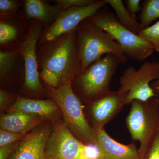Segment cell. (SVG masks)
Here are the masks:
<instances>
[{"mask_svg": "<svg viewBox=\"0 0 159 159\" xmlns=\"http://www.w3.org/2000/svg\"><path fill=\"white\" fill-rule=\"evenodd\" d=\"M19 142L0 148V159H8Z\"/></svg>", "mask_w": 159, "mask_h": 159, "instance_id": "27", "label": "cell"}, {"mask_svg": "<svg viewBox=\"0 0 159 159\" xmlns=\"http://www.w3.org/2000/svg\"><path fill=\"white\" fill-rule=\"evenodd\" d=\"M59 109L57 103L52 99L38 100L18 97L7 112H23L52 119L56 116Z\"/></svg>", "mask_w": 159, "mask_h": 159, "instance_id": "15", "label": "cell"}, {"mask_svg": "<svg viewBox=\"0 0 159 159\" xmlns=\"http://www.w3.org/2000/svg\"><path fill=\"white\" fill-rule=\"evenodd\" d=\"M11 96L4 90H0V108L1 111L6 109L11 101Z\"/></svg>", "mask_w": 159, "mask_h": 159, "instance_id": "28", "label": "cell"}, {"mask_svg": "<svg viewBox=\"0 0 159 159\" xmlns=\"http://www.w3.org/2000/svg\"><path fill=\"white\" fill-rule=\"evenodd\" d=\"M104 7L88 19L109 34L128 58L142 62L151 55L155 50L153 46L124 27L116 15Z\"/></svg>", "mask_w": 159, "mask_h": 159, "instance_id": "4", "label": "cell"}, {"mask_svg": "<svg viewBox=\"0 0 159 159\" xmlns=\"http://www.w3.org/2000/svg\"><path fill=\"white\" fill-rule=\"evenodd\" d=\"M41 32L40 24H34L31 26L21 48L25 70V87L27 89L34 92H42L43 89L38 71L36 53V44Z\"/></svg>", "mask_w": 159, "mask_h": 159, "instance_id": "10", "label": "cell"}, {"mask_svg": "<svg viewBox=\"0 0 159 159\" xmlns=\"http://www.w3.org/2000/svg\"><path fill=\"white\" fill-rule=\"evenodd\" d=\"M138 35L150 43L159 53V21L152 25L139 31Z\"/></svg>", "mask_w": 159, "mask_h": 159, "instance_id": "20", "label": "cell"}, {"mask_svg": "<svg viewBox=\"0 0 159 159\" xmlns=\"http://www.w3.org/2000/svg\"><path fill=\"white\" fill-rule=\"evenodd\" d=\"M157 97H159V77L150 84Z\"/></svg>", "mask_w": 159, "mask_h": 159, "instance_id": "29", "label": "cell"}, {"mask_svg": "<svg viewBox=\"0 0 159 159\" xmlns=\"http://www.w3.org/2000/svg\"><path fill=\"white\" fill-rule=\"evenodd\" d=\"M17 51L0 52V75L2 78H6L14 65L17 56Z\"/></svg>", "mask_w": 159, "mask_h": 159, "instance_id": "19", "label": "cell"}, {"mask_svg": "<svg viewBox=\"0 0 159 159\" xmlns=\"http://www.w3.org/2000/svg\"><path fill=\"white\" fill-rule=\"evenodd\" d=\"M44 119L38 115L20 111L8 112L0 119L2 129L15 133L26 134Z\"/></svg>", "mask_w": 159, "mask_h": 159, "instance_id": "14", "label": "cell"}, {"mask_svg": "<svg viewBox=\"0 0 159 159\" xmlns=\"http://www.w3.org/2000/svg\"><path fill=\"white\" fill-rule=\"evenodd\" d=\"M46 153L48 159H99L97 147L84 144L63 124L54 126Z\"/></svg>", "mask_w": 159, "mask_h": 159, "instance_id": "7", "label": "cell"}, {"mask_svg": "<svg viewBox=\"0 0 159 159\" xmlns=\"http://www.w3.org/2000/svg\"><path fill=\"white\" fill-rule=\"evenodd\" d=\"M19 3L13 0H0V11L2 14L14 12L19 7Z\"/></svg>", "mask_w": 159, "mask_h": 159, "instance_id": "25", "label": "cell"}, {"mask_svg": "<svg viewBox=\"0 0 159 159\" xmlns=\"http://www.w3.org/2000/svg\"><path fill=\"white\" fill-rule=\"evenodd\" d=\"M17 30L14 26L6 22L0 23V43H7L16 38Z\"/></svg>", "mask_w": 159, "mask_h": 159, "instance_id": "21", "label": "cell"}, {"mask_svg": "<svg viewBox=\"0 0 159 159\" xmlns=\"http://www.w3.org/2000/svg\"><path fill=\"white\" fill-rule=\"evenodd\" d=\"M57 5L62 8L63 10H66L72 7H84L88 6L96 2L93 0H57Z\"/></svg>", "mask_w": 159, "mask_h": 159, "instance_id": "23", "label": "cell"}, {"mask_svg": "<svg viewBox=\"0 0 159 159\" xmlns=\"http://www.w3.org/2000/svg\"><path fill=\"white\" fill-rule=\"evenodd\" d=\"M72 80L57 88L46 85L48 95L61 110L65 124L74 136L85 145L97 147L96 132L86 119L80 100L72 89Z\"/></svg>", "mask_w": 159, "mask_h": 159, "instance_id": "3", "label": "cell"}, {"mask_svg": "<svg viewBox=\"0 0 159 159\" xmlns=\"http://www.w3.org/2000/svg\"><path fill=\"white\" fill-rule=\"evenodd\" d=\"M145 159H159V128L149 145Z\"/></svg>", "mask_w": 159, "mask_h": 159, "instance_id": "24", "label": "cell"}, {"mask_svg": "<svg viewBox=\"0 0 159 159\" xmlns=\"http://www.w3.org/2000/svg\"><path fill=\"white\" fill-rule=\"evenodd\" d=\"M125 2L127 6V9L133 16L135 17L137 13L141 11L142 7L140 6V0H126Z\"/></svg>", "mask_w": 159, "mask_h": 159, "instance_id": "26", "label": "cell"}, {"mask_svg": "<svg viewBox=\"0 0 159 159\" xmlns=\"http://www.w3.org/2000/svg\"><path fill=\"white\" fill-rule=\"evenodd\" d=\"M26 134L15 133L1 129L0 130V148L18 142Z\"/></svg>", "mask_w": 159, "mask_h": 159, "instance_id": "22", "label": "cell"}, {"mask_svg": "<svg viewBox=\"0 0 159 159\" xmlns=\"http://www.w3.org/2000/svg\"></svg>", "mask_w": 159, "mask_h": 159, "instance_id": "30", "label": "cell"}, {"mask_svg": "<svg viewBox=\"0 0 159 159\" xmlns=\"http://www.w3.org/2000/svg\"><path fill=\"white\" fill-rule=\"evenodd\" d=\"M51 42L42 57L40 76L46 85L57 88L81 74L77 29Z\"/></svg>", "mask_w": 159, "mask_h": 159, "instance_id": "1", "label": "cell"}, {"mask_svg": "<svg viewBox=\"0 0 159 159\" xmlns=\"http://www.w3.org/2000/svg\"><path fill=\"white\" fill-rule=\"evenodd\" d=\"M120 63L116 55L106 54L77 76L78 86L84 98L94 101L109 93L111 80Z\"/></svg>", "mask_w": 159, "mask_h": 159, "instance_id": "6", "label": "cell"}, {"mask_svg": "<svg viewBox=\"0 0 159 159\" xmlns=\"http://www.w3.org/2000/svg\"><path fill=\"white\" fill-rule=\"evenodd\" d=\"M158 18L159 0L144 1L139 16L140 30L149 27L151 23Z\"/></svg>", "mask_w": 159, "mask_h": 159, "instance_id": "18", "label": "cell"}, {"mask_svg": "<svg viewBox=\"0 0 159 159\" xmlns=\"http://www.w3.org/2000/svg\"><path fill=\"white\" fill-rule=\"evenodd\" d=\"M78 54L81 73L104 54L117 56L121 64L127 62L128 57L111 36L90 21L84 20L77 28Z\"/></svg>", "mask_w": 159, "mask_h": 159, "instance_id": "2", "label": "cell"}, {"mask_svg": "<svg viewBox=\"0 0 159 159\" xmlns=\"http://www.w3.org/2000/svg\"><path fill=\"white\" fill-rule=\"evenodd\" d=\"M107 5L105 0L96 1L88 6L72 7L64 10L46 31L45 39L51 42L74 31L82 21L93 16Z\"/></svg>", "mask_w": 159, "mask_h": 159, "instance_id": "9", "label": "cell"}, {"mask_svg": "<svg viewBox=\"0 0 159 159\" xmlns=\"http://www.w3.org/2000/svg\"><path fill=\"white\" fill-rule=\"evenodd\" d=\"M159 77V62L145 61L138 70L129 66L123 71L119 79L118 92L128 93L126 105L134 100L146 101L156 97L149 83Z\"/></svg>", "mask_w": 159, "mask_h": 159, "instance_id": "8", "label": "cell"}, {"mask_svg": "<svg viewBox=\"0 0 159 159\" xmlns=\"http://www.w3.org/2000/svg\"><path fill=\"white\" fill-rule=\"evenodd\" d=\"M130 104L126 125L133 140L140 143L139 151L141 159H145L159 128V99L153 97L144 102L134 100Z\"/></svg>", "mask_w": 159, "mask_h": 159, "instance_id": "5", "label": "cell"}, {"mask_svg": "<svg viewBox=\"0 0 159 159\" xmlns=\"http://www.w3.org/2000/svg\"><path fill=\"white\" fill-rule=\"evenodd\" d=\"M52 130L48 126L34 129L20 141L8 159H48L46 147Z\"/></svg>", "mask_w": 159, "mask_h": 159, "instance_id": "11", "label": "cell"}, {"mask_svg": "<svg viewBox=\"0 0 159 159\" xmlns=\"http://www.w3.org/2000/svg\"><path fill=\"white\" fill-rule=\"evenodd\" d=\"M24 3L27 17L39 20L44 23L56 20L64 11L57 5L51 6L40 0H26Z\"/></svg>", "mask_w": 159, "mask_h": 159, "instance_id": "16", "label": "cell"}, {"mask_svg": "<svg viewBox=\"0 0 159 159\" xmlns=\"http://www.w3.org/2000/svg\"><path fill=\"white\" fill-rule=\"evenodd\" d=\"M105 1L107 4L111 6L115 10L119 21L132 32L138 34L140 31V24L135 17L133 16L125 8L122 0Z\"/></svg>", "mask_w": 159, "mask_h": 159, "instance_id": "17", "label": "cell"}, {"mask_svg": "<svg viewBox=\"0 0 159 159\" xmlns=\"http://www.w3.org/2000/svg\"><path fill=\"white\" fill-rule=\"evenodd\" d=\"M128 93L111 91L94 100L91 106V114L95 123L94 129L104 128V125L119 113L124 105Z\"/></svg>", "mask_w": 159, "mask_h": 159, "instance_id": "12", "label": "cell"}, {"mask_svg": "<svg viewBox=\"0 0 159 159\" xmlns=\"http://www.w3.org/2000/svg\"><path fill=\"white\" fill-rule=\"evenodd\" d=\"M95 130L99 159H141L135 144L123 145L116 142L107 133L104 128Z\"/></svg>", "mask_w": 159, "mask_h": 159, "instance_id": "13", "label": "cell"}]
</instances>
